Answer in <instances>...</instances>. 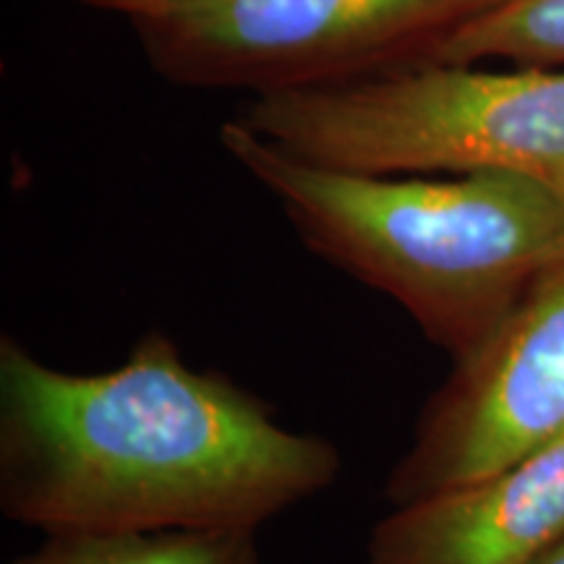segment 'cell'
Wrapping results in <instances>:
<instances>
[{
  "mask_svg": "<svg viewBox=\"0 0 564 564\" xmlns=\"http://www.w3.org/2000/svg\"><path fill=\"white\" fill-rule=\"evenodd\" d=\"M343 457L162 333L102 373L0 337V510L42 535L259 531L327 491Z\"/></svg>",
  "mask_w": 564,
  "mask_h": 564,
  "instance_id": "obj_1",
  "label": "cell"
},
{
  "mask_svg": "<svg viewBox=\"0 0 564 564\" xmlns=\"http://www.w3.org/2000/svg\"><path fill=\"white\" fill-rule=\"evenodd\" d=\"M220 144L324 262L390 295L463 361L564 262V192L510 173L366 175L293 158L232 118Z\"/></svg>",
  "mask_w": 564,
  "mask_h": 564,
  "instance_id": "obj_2",
  "label": "cell"
},
{
  "mask_svg": "<svg viewBox=\"0 0 564 564\" xmlns=\"http://www.w3.org/2000/svg\"><path fill=\"white\" fill-rule=\"evenodd\" d=\"M238 121L333 171L510 173L564 192V68L426 63L340 87L253 97Z\"/></svg>",
  "mask_w": 564,
  "mask_h": 564,
  "instance_id": "obj_3",
  "label": "cell"
},
{
  "mask_svg": "<svg viewBox=\"0 0 564 564\" xmlns=\"http://www.w3.org/2000/svg\"><path fill=\"white\" fill-rule=\"evenodd\" d=\"M499 0H165L131 19L162 79L253 97L436 63Z\"/></svg>",
  "mask_w": 564,
  "mask_h": 564,
  "instance_id": "obj_4",
  "label": "cell"
},
{
  "mask_svg": "<svg viewBox=\"0 0 564 564\" xmlns=\"http://www.w3.org/2000/svg\"><path fill=\"white\" fill-rule=\"evenodd\" d=\"M564 432V262L426 400L384 484L405 507L481 481Z\"/></svg>",
  "mask_w": 564,
  "mask_h": 564,
  "instance_id": "obj_5",
  "label": "cell"
},
{
  "mask_svg": "<svg viewBox=\"0 0 564 564\" xmlns=\"http://www.w3.org/2000/svg\"><path fill=\"white\" fill-rule=\"evenodd\" d=\"M564 541V432L481 481L392 507L366 564H533Z\"/></svg>",
  "mask_w": 564,
  "mask_h": 564,
  "instance_id": "obj_6",
  "label": "cell"
},
{
  "mask_svg": "<svg viewBox=\"0 0 564 564\" xmlns=\"http://www.w3.org/2000/svg\"><path fill=\"white\" fill-rule=\"evenodd\" d=\"M11 564H267L257 531L45 535Z\"/></svg>",
  "mask_w": 564,
  "mask_h": 564,
  "instance_id": "obj_7",
  "label": "cell"
},
{
  "mask_svg": "<svg viewBox=\"0 0 564 564\" xmlns=\"http://www.w3.org/2000/svg\"><path fill=\"white\" fill-rule=\"evenodd\" d=\"M486 61L564 68V0H499L465 24L436 58L460 66Z\"/></svg>",
  "mask_w": 564,
  "mask_h": 564,
  "instance_id": "obj_8",
  "label": "cell"
},
{
  "mask_svg": "<svg viewBox=\"0 0 564 564\" xmlns=\"http://www.w3.org/2000/svg\"><path fill=\"white\" fill-rule=\"evenodd\" d=\"M79 3L89 6V9L123 13V17L133 19V17H139V13L154 9V6L165 3V0H79Z\"/></svg>",
  "mask_w": 564,
  "mask_h": 564,
  "instance_id": "obj_9",
  "label": "cell"
},
{
  "mask_svg": "<svg viewBox=\"0 0 564 564\" xmlns=\"http://www.w3.org/2000/svg\"><path fill=\"white\" fill-rule=\"evenodd\" d=\"M533 564H564V541H560L554 549H549L544 556H539Z\"/></svg>",
  "mask_w": 564,
  "mask_h": 564,
  "instance_id": "obj_10",
  "label": "cell"
}]
</instances>
